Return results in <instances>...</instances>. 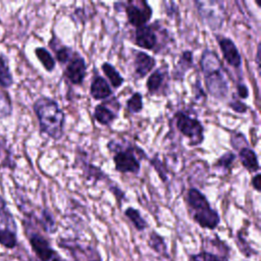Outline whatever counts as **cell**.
<instances>
[{
    "instance_id": "cell-1",
    "label": "cell",
    "mask_w": 261,
    "mask_h": 261,
    "mask_svg": "<svg viewBox=\"0 0 261 261\" xmlns=\"http://www.w3.org/2000/svg\"><path fill=\"white\" fill-rule=\"evenodd\" d=\"M199 64L208 94L216 100H225L228 96L229 84L225 68L217 53L208 48L204 49Z\"/></svg>"
},
{
    "instance_id": "cell-2",
    "label": "cell",
    "mask_w": 261,
    "mask_h": 261,
    "mask_svg": "<svg viewBox=\"0 0 261 261\" xmlns=\"http://www.w3.org/2000/svg\"><path fill=\"white\" fill-rule=\"evenodd\" d=\"M39 121L40 133L54 141H59L64 136L65 114L57 101L50 97H40L33 105Z\"/></svg>"
},
{
    "instance_id": "cell-3",
    "label": "cell",
    "mask_w": 261,
    "mask_h": 261,
    "mask_svg": "<svg viewBox=\"0 0 261 261\" xmlns=\"http://www.w3.org/2000/svg\"><path fill=\"white\" fill-rule=\"evenodd\" d=\"M107 148L112 154L114 168L120 173L139 174L141 171V161L147 159L145 151L128 141L117 142L110 140Z\"/></svg>"
},
{
    "instance_id": "cell-4",
    "label": "cell",
    "mask_w": 261,
    "mask_h": 261,
    "mask_svg": "<svg viewBox=\"0 0 261 261\" xmlns=\"http://www.w3.org/2000/svg\"><path fill=\"white\" fill-rule=\"evenodd\" d=\"M189 212L195 222L201 227L214 229L220 222L218 212L213 209L207 197L197 188H190L186 193Z\"/></svg>"
},
{
    "instance_id": "cell-5",
    "label": "cell",
    "mask_w": 261,
    "mask_h": 261,
    "mask_svg": "<svg viewBox=\"0 0 261 261\" xmlns=\"http://www.w3.org/2000/svg\"><path fill=\"white\" fill-rule=\"evenodd\" d=\"M174 123L177 130L189 140L188 145L190 147L200 146L204 142L205 128L197 117L178 110L174 113Z\"/></svg>"
},
{
    "instance_id": "cell-6",
    "label": "cell",
    "mask_w": 261,
    "mask_h": 261,
    "mask_svg": "<svg viewBox=\"0 0 261 261\" xmlns=\"http://www.w3.org/2000/svg\"><path fill=\"white\" fill-rule=\"evenodd\" d=\"M198 13L211 31L221 29L225 18L224 2L222 1H195Z\"/></svg>"
},
{
    "instance_id": "cell-7",
    "label": "cell",
    "mask_w": 261,
    "mask_h": 261,
    "mask_svg": "<svg viewBox=\"0 0 261 261\" xmlns=\"http://www.w3.org/2000/svg\"><path fill=\"white\" fill-rule=\"evenodd\" d=\"M159 20H155L151 24H145L137 28L135 31L134 43L142 49L157 52L159 46V36L165 29L159 24Z\"/></svg>"
},
{
    "instance_id": "cell-8",
    "label": "cell",
    "mask_w": 261,
    "mask_h": 261,
    "mask_svg": "<svg viewBox=\"0 0 261 261\" xmlns=\"http://www.w3.org/2000/svg\"><path fill=\"white\" fill-rule=\"evenodd\" d=\"M127 22L133 27L140 28L147 24L153 15V9L151 5L145 1H127L122 3Z\"/></svg>"
},
{
    "instance_id": "cell-9",
    "label": "cell",
    "mask_w": 261,
    "mask_h": 261,
    "mask_svg": "<svg viewBox=\"0 0 261 261\" xmlns=\"http://www.w3.org/2000/svg\"><path fill=\"white\" fill-rule=\"evenodd\" d=\"M170 72L167 64H162L161 66L153 70L146 82V88L151 96H168L170 93L169 88Z\"/></svg>"
},
{
    "instance_id": "cell-10",
    "label": "cell",
    "mask_w": 261,
    "mask_h": 261,
    "mask_svg": "<svg viewBox=\"0 0 261 261\" xmlns=\"http://www.w3.org/2000/svg\"><path fill=\"white\" fill-rule=\"evenodd\" d=\"M63 76L73 86L83 85L87 74V62L84 56L76 50L69 58V60L62 66Z\"/></svg>"
},
{
    "instance_id": "cell-11",
    "label": "cell",
    "mask_w": 261,
    "mask_h": 261,
    "mask_svg": "<svg viewBox=\"0 0 261 261\" xmlns=\"http://www.w3.org/2000/svg\"><path fill=\"white\" fill-rule=\"evenodd\" d=\"M121 104L116 97H110L95 106L93 117L103 126H110L118 118Z\"/></svg>"
},
{
    "instance_id": "cell-12",
    "label": "cell",
    "mask_w": 261,
    "mask_h": 261,
    "mask_svg": "<svg viewBox=\"0 0 261 261\" xmlns=\"http://www.w3.org/2000/svg\"><path fill=\"white\" fill-rule=\"evenodd\" d=\"M215 39L226 63L234 69H241L243 60L234 42L230 38L219 34L215 35Z\"/></svg>"
},
{
    "instance_id": "cell-13",
    "label": "cell",
    "mask_w": 261,
    "mask_h": 261,
    "mask_svg": "<svg viewBox=\"0 0 261 261\" xmlns=\"http://www.w3.org/2000/svg\"><path fill=\"white\" fill-rule=\"evenodd\" d=\"M156 65L155 57L151 56L145 51L135 50L134 51V76L135 80H141L147 76L150 72L153 71Z\"/></svg>"
},
{
    "instance_id": "cell-14",
    "label": "cell",
    "mask_w": 261,
    "mask_h": 261,
    "mask_svg": "<svg viewBox=\"0 0 261 261\" xmlns=\"http://www.w3.org/2000/svg\"><path fill=\"white\" fill-rule=\"evenodd\" d=\"M90 95L94 100L104 101L112 97L113 90L104 76L95 73L90 85Z\"/></svg>"
},
{
    "instance_id": "cell-15",
    "label": "cell",
    "mask_w": 261,
    "mask_h": 261,
    "mask_svg": "<svg viewBox=\"0 0 261 261\" xmlns=\"http://www.w3.org/2000/svg\"><path fill=\"white\" fill-rule=\"evenodd\" d=\"M194 67V54L191 50H185L178 56V59L170 73V79L174 81H184L186 73Z\"/></svg>"
},
{
    "instance_id": "cell-16",
    "label": "cell",
    "mask_w": 261,
    "mask_h": 261,
    "mask_svg": "<svg viewBox=\"0 0 261 261\" xmlns=\"http://www.w3.org/2000/svg\"><path fill=\"white\" fill-rule=\"evenodd\" d=\"M30 243L34 252L42 261H49L52 258L54 251L51 249L49 243L42 236L38 233H33L30 237Z\"/></svg>"
},
{
    "instance_id": "cell-17",
    "label": "cell",
    "mask_w": 261,
    "mask_h": 261,
    "mask_svg": "<svg viewBox=\"0 0 261 261\" xmlns=\"http://www.w3.org/2000/svg\"><path fill=\"white\" fill-rule=\"evenodd\" d=\"M81 168L83 169V175L86 180L97 182V181H110V177L104 172L102 168L94 165L91 162H86L83 158L81 159Z\"/></svg>"
},
{
    "instance_id": "cell-18",
    "label": "cell",
    "mask_w": 261,
    "mask_h": 261,
    "mask_svg": "<svg viewBox=\"0 0 261 261\" xmlns=\"http://www.w3.org/2000/svg\"><path fill=\"white\" fill-rule=\"evenodd\" d=\"M239 159L242 166L249 172H259L260 165L256 152L250 147H244L239 150Z\"/></svg>"
},
{
    "instance_id": "cell-19",
    "label": "cell",
    "mask_w": 261,
    "mask_h": 261,
    "mask_svg": "<svg viewBox=\"0 0 261 261\" xmlns=\"http://www.w3.org/2000/svg\"><path fill=\"white\" fill-rule=\"evenodd\" d=\"M50 47L52 48L54 54H55V58L56 60L59 62V64H61L62 66L69 60V58L71 57V55L74 52V49L70 46H66L63 45L58 39H56L55 37H53L49 43Z\"/></svg>"
},
{
    "instance_id": "cell-20",
    "label": "cell",
    "mask_w": 261,
    "mask_h": 261,
    "mask_svg": "<svg viewBox=\"0 0 261 261\" xmlns=\"http://www.w3.org/2000/svg\"><path fill=\"white\" fill-rule=\"evenodd\" d=\"M101 69H102L103 73L105 74V76L107 77V80H108L107 82L110 83L109 84L110 87H112L114 89H118L123 85L124 79L113 64H111L108 61H104L101 64Z\"/></svg>"
},
{
    "instance_id": "cell-21",
    "label": "cell",
    "mask_w": 261,
    "mask_h": 261,
    "mask_svg": "<svg viewBox=\"0 0 261 261\" xmlns=\"http://www.w3.org/2000/svg\"><path fill=\"white\" fill-rule=\"evenodd\" d=\"M0 230L16 231V225L13 216L8 210L2 197H0Z\"/></svg>"
},
{
    "instance_id": "cell-22",
    "label": "cell",
    "mask_w": 261,
    "mask_h": 261,
    "mask_svg": "<svg viewBox=\"0 0 261 261\" xmlns=\"http://www.w3.org/2000/svg\"><path fill=\"white\" fill-rule=\"evenodd\" d=\"M35 54H36L37 58L39 59V61L42 63L43 67L47 71L51 72V71L54 70V68L56 66V60L46 48L37 47L36 50H35Z\"/></svg>"
},
{
    "instance_id": "cell-23",
    "label": "cell",
    "mask_w": 261,
    "mask_h": 261,
    "mask_svg": "<svg viewBox=\"0 0 261 261\" xmlns=\"http://www.w3.org/2000/svg\"><path fill=\"white\" fill-rule=\"evenodd\" d=\"M237 159V155L232 151L224 152L220 157L217 158V160L214 162L213 167L223 171L224 173H228L231 170V167L233 165L234 160Z\"/></svg>"
},
{
    "instance_id": "cell-24",
    "label": "cell",
    "mask_w": 261,
    "mask_h": 261,
    "mask_svg": "<svg viewBox=\"0 0 261 261\" xmlns=\"http://www.w3.org/2000/svg\"><path fill=\"white\" fill-rule=\"evenodd\" d=\"M126 109L130 114L140 113L144 108L143 95L141 92H134L125 102Z\"/></svg>"
},
{
    "instance_id": "cell-25",
    "label": "cell",
    "mask_w": 261,
    "mask_h": 261,
    "mask_svg": "<svg viewBox=\"0 0 261 261\" xmlns=\"http://www.w3.org/2000/svg\"><path fill=\"white\" fill-rule=\"evenodd\" d=\"M124 215L132 221L134 226L140 231L144 230L148 225L146 220L142 217L140 211L134 207H127L124 210Z\"/></svg>"
},
{
    "instance_id": "cell-26",
    "label": "cell",
    "mask_w": 261,
    "mask_h": 261,
    "mask_svg": "<svg viewBox=\"0 0 261 261\" xmlns=\"http://www.w3.org/2000/svg\"><path fill=\"white\" fill-rule=\"evenodd\" d=\"M12 83L13 79L8 67L7 59L4 55H0V85L4 88H9Z\"/></svg>"
},
{
    "instance_id": "cell-27",
    "label": "cell",
    "mask_w": 261,
    "mask_h": 261,
    "mask_svg": "<svg viewBox=\"0 0 261 261\" xmlns=\"http://www.w3.org/2000/svg\"><path fill=\"white\" fill-rule=\"evenodd\" d=\"M150 164L156 170V172H157L158 176L161 178V180L163 182L167 181V179H168V169H167L165 163L162 160H160V158L157 155L152 157V159L150 160Z\"/></svg>"
},
{
    "instance_id": "cell-28",
    "label": "cell",
    "mask_w": 261,
    "mask_h": 261,
    "mask_svg": "<svg viewBox=\"0 0 261 261\" xmlns=\"http://www.w3.org/2000/svg\"><path fill=\"white\" fill-rule=\"evenodd\" d=\"M11 112H12V105H11L10 98L5 91L0 90V118L9 116Z\"/></svg>"
},
{
    "instance_id": "cell-29",
    "label": "cell",
    "mask_w": 261,
    "mask_h": 261,
    "mask_svg": "<svg viewBox=\"0 0 261 261\" xmlns=\"http://www.w3.org/2000/svg\"><path fill=\"white\" fill-rule=\"evenodd\" d=\"M41 223L44 229L48 232H54L56 230L55 219L48 209H43L41 214Z\"/></svg>"
},
{
    "instance_id": "cell-30",
    "label": "cell",
    "mask_w": 261,
    "mask_h": 261,
    "mask_svg": "<svg viewBox=\"0 0 261 261\" xmlns=\"http://www.w3.org/2000/svg\"><path fill=\"white\" fill-rule=\"evenodd\" d=\"M149 245L150 247L155 250L156 252L158 253H165L166 252V246H165V243H164V240L162 239L161 236H159L158 233H156L155 231H153L151 234H150V238H149Z\"/></svg>"
},
{
    "instance_id": "cell-31",
    "label": "cell",
    "mask_w": 261,
    "mask_h": 261,
    "mask_svg": "<svg viewBox=\"0 0 261 261\" xmlns=\"http://www.w3.org/2000/svg\"><path fill=\"white\" fill-rule=\"evenodd\" d=\"M230 145L234 150H241L244 147H249L245 135L241 132H232L230 135Z\"/></svg>"
},
{
    "instance_id": "cell-32",
    "label": "cell",
    "mask_w": 261,
    "mask_h": 261,
    "mask_svg": "<svg viewBox=\"0 0 261 261\" xmlns=\"http://www.w3.org/2000/svg\"><path fill=\"white\" fill-rule=\"evenodd\" d=\"M0 244L12 249L16 245V234L12 230H0Z\"/></svg>"
},
{
    "instance_id": "cell-33",
    "label": "cell",
    "mask_w": 261,
    "mask_h": 261,
    "mask_svg": "<svg viewBox=\"0 0 261 261\" xmlns=\"http://www.w3.org/2000/svg\"><path fill=\"white\" fill-rule=\"evenodd\" d=\"M228 107L237 112V113H240V114H245L247 111H248V105L245 104L243 101H241L240 99L236 98L233 96V98L228 102Z\"/></svg>"
},
{
    "instance_id": "cell-34",
    "label": "cell",
    "mask_w": 261,
    "mask_h": 261,
    "mask_svg": "<svg viewBox=\"0 0 261 261\" xmlns=\"http://www.w3.org/2000/svg\"><path fill=\"white\" fill-rule=\"evenodd\" d=\"M193 261H221L219 257L208 252H201L193 256Z\"/></svg>"
},
{
    "instance_id": "cell-35",
    "label": "cell",
    "mask_w": 261,
    "mask_h": 261,
    "mask_svg": "<svg viewBox=\"0 0 261 261\" xmlns=\"http://www.w3.org/2000/svg\"><path fill=\"white\" fill-rule=\"evenodd\" d=\"M108 190L109 192L116 198V200L118 202L125 200V193L116 185V184H111L108 186Z\"/></svg>"
},
{
    "instance_id": "cell-36",
    "label": "cell",
    "mask_w": 261,
    "mask_h": 261,
    "mask_svg": "<svg viewBox=\"0 0 261 261\" xmlns=\"http://www.w3.org/2000/svg\"><path fill=\"white\" fill-rule=\"evenodd\" d=\"M193 92L195 94V99H197V100H199V99H206V93L204 92L203 86H202L201 82L199 81V79H197V81H195Z\"/></svg>"
},
{
    "instance_id": "cell-37",
    "label": "cell",
    "mask_w": 261,
    "mask_h": 261,
    "mask_svg": "<svg viewBox=\"0 0 261 261\" xmlns=\"http://www.w3.org/2000/svg\"><path fill=\"white\" fill-rule=\"evenodd\" d=\"M237 94L240 99H247L249 97V89L246 84L239 83L237 85Z\"/></svg>"
},
{
    "instance_id": "cell-38",
    "label": "cell",
    "mask_w": 261,
    "mask_h": 261,
    "mask_svg": "<svg viewBox=\"0 0 261 261\" xmlns=\"http://www.w3.org/2000/svg\"><path fill=\"white\" fill-rule=\"evenodd\" d=\"M251 184L256 192H260V172H256V174L252 177Z\"/></svg>"
},
{
    "instance_id": "cell-39",
    "label": "cell",
    "mask_w": 261,
    "mask_h": 261,
    "mask_svg": "<svg viewBox=\"0 0 261 261\" xmlns=\"http://www.w3.org/2000/svg\"><path fill=\"white\" fill-rule=\"evenodd\" d=\"M260 52H261V44L258 43L257 45V50H256V58H255V62H256V67L258 72H260Z\"/></svg>"
},
{
    "instance_id": "cell-40",
    "label": "cell",
    "mask_w": 261,
    "mask_h": 261,
    "mask_svg": "<svg viewBox=\"0 0 261 261\" xmlns=\"http://www.w3.org/2000/svg\"><path fill=\"white\" fill-rule=\"evenodd\" d=\"M52 261H64V260H62L61 258H59L58 256L57 257H55V258H53V260Z\"/></svg>"
},
{
    "instance_id": "cell-41",
    "label": "cell",
    "mask_w": 261,
    "mask_h": 261,
    "mask_svg": "<svg viewBox=\"0 0 261 261\" xmlns=\"http://www.w3.org/2000/svg\"><path fill=\"white\" fill-rule=\"evenodd\" d=\"M91 261H98V260H91Z\"/></svg>"
}]
</instances>
